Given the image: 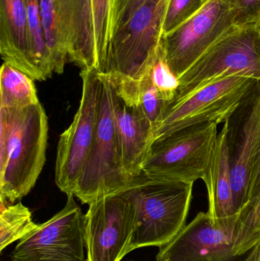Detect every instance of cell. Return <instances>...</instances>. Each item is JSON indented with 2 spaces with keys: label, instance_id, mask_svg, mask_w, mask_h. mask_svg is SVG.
Returning a JSON list of instances; mask_svg holds the SVG:
<instances>
[{
  "label": "cell",
  "instance_id": "13",
  "mask_svg": "<svg viewBox=\"0 0 260 261\" xmlns=\"http://www.w3.org/2000/svg\"><path fill=\"white\" fill-rule=\"evenodd\" d=\"M237 213L247 202L250 174L260 132V81L224 122Z\"/></svg>",
  "mask_w": 260,
  "mask_h": 261
},
{
  "label": "cell",
  "instance_id": "31",
  "mask_svg": "<svg viewBox=\"0 0 260 261\" xmlns=\"http://www.w3.org/2000/svg\"><path fill=\"white\" fill-rule=\"evenodd\" d=\"M205 1L206 2V3H207L208 1H209V0H205Z\"/></svg>",
  "mask_w": 260,
  "mask_h": 261
},
{
  "label": "cell",
  "instance_id": "20",
  "mask_svg": "<svg viewBox=\"0 0 260 261\" xmlns=\"http://www.w3.org/2000/svg\"><path fill=\"white\" fill-rule=\"evenodd\" d=\"M260 240V191L238 211L234 229V251L238 257L249 252Z\"/></svg>",
  "mask_w": 260,
  "mask_h": 261
},
{
  "label": "cell",
  "instance_id": "29",
  "mask_svg": "<svg viewBox=\"0 0 260 261\" xmlns=\"http://www.w3.org/2000/svg\"><path fill=\"white\" fill-rule=\"evenodd\" d=\"M243 261H260V240L249 251L248 256Z\"/></svg>",
  "mask_w": 260,
  "mask_h": 261
},
{
  "label": "cell",
  "instance_id": "4",
  "mask_svg": "<svg viewBox=\"0 0 260 261\" xmlns=\"http://www.w3.org/2000/svg\"><path fill=\"white\" fill-rule=\"evenodd\" d=\"M100 105L94 140L73 196L82 203L126 190L132 181L124 170L115 121L119 98L108 75L101 73Z\"/></svg>",
  "mask_w": 260,
  "mask_h": 261
},
{
  "label": "cell",
  "instance_id": "6",
  "mask_svg": "<svg viewBox=\"0 0 260 261\" xmlns=\"http://www.w3.org/2000/svg\"><path fill=\"white\" fill-rule=\"evenodd\" d=\"M218 124L192 125L155 140L142 173L158 180L192 184L204 179L218 137Z\"/></svg>",
  "mask_w": 260,
  "mask_h": 261
},
{
  "label": "cell",
  "instance_id": "25",
  "mask_svg": "<svg viewBox=\"0 0 260 261\" xmlns=\"http://www.w3.org/2000/svg\"><path fill=\"white\" fill-rule=\"evenodd\" d=\"M206 3L205 0H170L163 23V35L186 22L199 12Z\"/></svg>",
  "mask_w": 260,
  "mask_h": 261
},
{
  "label": "cell",
  "instance_id": "26",
  "mask_svg": "<svg viewBox=\"0 0 260 261\" xmlns=\"http://www.w3.org/2000/svg\"><path fill=\"white\" fill-rule=\"evenodd\" d=\"M234 21L239 29L258 26L260 23V0H230Z\"/></svg>",
  "mask_w": 260,
  "mask_h": 261
},
{
  "label": "cell",
  "instance_id": "27",
  "mask_svg": "<svg viewBox=\"0 0 260 261\" xmlns=\"http://www.w3.org/2000/svg\"><path fill=\"white\" fill-rule=\"evenodd\" d=\"M148 1L149 0H116L114 16V33L119 27L128 21L139 7Z\"/></svg>",
  "mask_w": 260,
  "mask_h": 261
},
{
  "label": "cell",
  "instance_id": "10",
  "mask_svg": "<svg viewBox=\"0 0 260 261\" xmlns=\"http://www.w3.org/2000/svg\"><path fill=\"white\" fill-rule=\"evenodd\" d=\"M73 195L59 213L18 242L12 261H87L86 216Z\"/></svg>",
  "mask_w": 260,
  "mask_h": 261
},
{
  "label": "cell",
  "instance_id": "1",
  "mask_svg": "<svg viewBox=\"0 0 260 261\" xmlns=\"http://www.w3.org/2000/svg\"><path fill=\"white\" fill-rule=\"evenodd\" d=\"M48 119L40 102L0 109V203L9 205L28 194L44 168Z\"/></svg>",
  "mask_w": 260,
  "mask_h": 261
},
{
  "label": "cell",
  "instance_id": "21",
  "mask_svg": "<svg viewBox=\"0 0 260 261\" xmlns=\"http://www.w3.org/2000/svg\"><path fill=\"white\" fill-rule=\"evenodd\" d=\"M38 225L32 220V213L21 202L1 205L0 213V252L14 242L30 234Z\"/></svg>",
  "mask_w": 260,
  "mask_h": 261
},
{
  "label": "cell",
  "instance_id": "17",
  "mask_svg": "<svg viewBox=\"0 0 260 261\" xmlns=\"http://www.w3.org/2000/svg\"><path fill=\"white\" fill-rule=\"evenodd\" d=\"M203 181L208 191V213L214 222L220 224L236 220L238 213L232 191V170L225 124L217 137Z\"/></svg>",
  "mask_w": 260,
  "mask_h": 261
},
{
  "label": "cell",
  "instance_id": "2",
  "mask_svg": "<svg viewBox=\"0 0 260 261\" xmlns=\"http://www.w3.org/2000/svg\"><path fill=\"white\" fill-rule=\"evenodd\" d=\"M170 0H149L114 33L108 75L121 99L130 107L138 104L140 85L162 41L163 23Z\"/></svg>",
  "mask_w": 260,
  "mask_h": 261
},
{
  "label": "cell",
  "instance_id": "5",
  "mask_svg": "<svg viewBox=\"0 0 260 261\" xmlns=\"http://www.w3.org/2000/svg\"><path fill=\"white\" fill-rule=\"evenodd\" d=\"M68 58L81 70L105 74L114 36L116 0H56Z\"/></svg>",
  "mask_w": 260,
  "mask_h": 261
},
{
  "label": "cell",
  "instance_id": "23",
  "mask_svg": "<svg viewBox=\"0 0 260 261\" xmlns=\"http://www.w3.org/2000/svg\"><path fill=\"white\" fill-rule=\"evenodd\" d=\"M148 73L151 83L163 100L171 103L178 93L180 83L168 65L162 41L150 64Z\"/></svg>",
  "mask_w": 260,
  "mask_h": 261
},
{
  "label": "cell",
  "instance_id": "9",
  "mask_svg": "<svg viewBox=\"0 0 260 261\" xmlns=\"http://www.w3.org/2000/svg\"><path fill=\"white\" fill-rule=\"evenodd\" d=\"M82 97L73 122L60 137L55 181L67 195L74 194L79 176L94 140L99 114L101 73L81 70Z\"/></svg>",
  "mask_w": 260,
  "mask_h": 261
},
{
  "label": "cell",
  "instance_id": "22",
  "mask_svg": "<svg viewBox=\"0 0 260 261\" xmlns=\"http://www.w3.org/2000/svg\"><path fill=\"white\" fill-rule=\"evenodd\" d=\"M23 1L27 13L35 65L39 73L41 81H46L54 73V68L44 38L41 21L40 0Z\"/></svg>",
  "mask_w": 260,
  "mask_h": 261
},
{
  "label": "cell",
  "instance_id": "16",
  "mask_svg": "<svg viewBox=\"0 0 260 261\" xmlns=\"http://www.w3.org/2000/svg\"><path fill=\"white\" fill-rule=\"evenodd\" d=\"M115 121L122 167L133 179L142 173V167L153 143L152 124L139 106L130 107L119 96Z\"/></svg>",
  "mask_w": 260,
  "mask_h": 261
},
{
  "label": "cell",
  "instance_id": "15",
  "mask_svg": "<svg viewBox=\"0 0 260 261\" xmlns=\"http://www.w3.org/2000/svg\"><path fill=\"white\" fill-rule=\"evenodd\" d=\"M0 54L5 63L41 81L23 0H0Z\"/></svg>",
  "mask_w": 260,
  "mask_h": 261
},
{
  "label": "cell",
  "instance_id": "8",
  "mask_svg": "<svg viewBox=\"0 0 260 261\" xmlns=\"http://www.w3.org/2000/svg\"><path fill=\"white\" fill-rule=\"evenodd\" d=\"M259 81L246 76L222 78L168 105L153 130L155 140L192 125L225 122Z\"/></svg>",
  "mask_w": 260,
  "mask_h": 261
},
{
  "label": "cell",
  "instance_id": "3",
  "mask_svg": "<svg viewBox=\"0 0 260 261\" xmlns=\"http://www.w3.org/2000/svg\"><path fill=\"white\" fill-rule=\"evenodd\" d=\"M192 190V184L151 179L143 173L133 179L123 191L137 211L130 251L170 242L186 225Z\"/></svg>",
  "mask_w": 260,
  "mask_h": 261
},
{
  "label": "cell",
  "instance_id": "24",
  "mask_svg": "<svg viewBox=\"0 0 260 261\" xmlns=\"http://www.w3.org/2000/svg\"><path fill=\"white\" fill-rule=\"evenodd\" d=\"M168 105L169 103L163 100L160 93L153 85L149 74L147 72L143 81L140 83L137 106L143 110L154 128L160 122Z\"/></svg>",
  "mask_w": 260,
  "mask_h": 261
},
{
  "label": "cell",
  "instance_id": "28",
  "mask_svg": "<svg viewBox=\"0 0 260 261\" xmlns=\"http://www.w3.org/2000/svg\"><path fill=\"white\" fill-rule=\"evenodd\" d=\"M260 191V132L250 174L247 200Z\"/></svg>",
  "mask_w": 260,
  "mask_h": 261
},
{
  "label": "cell",
  "instance_id": "18",
  "mask_svg": "<svg viewBox=\"0 0 260 261\" xmlns=\"http://www.w3.org/2000/svg\"><path fill=\"white\" fill-rule=\"evenodd\" d=\"M38 102L33 80L3 63L0 72V109H22Z\"/></svg>",
  "mask_w": 260,
  "mask_h": 261
},
{
  "label": "cell",
  "instance_id": "7",
  "mask_svg": "<svg viewBox=\"0 0 260 261\" xmlns=\"http://www.w3.org/2000/svg\"><path fill=\"white\" fill-rule=\"evenodd\" d=\"M230 76H246L260 81L258 26L237 28L217 41L179 78L178 93L174 100Z\"/></svg>",
  "mask_w": 260,
  "mask_h": 261
},
{
  "label": "cell",
  "instance_id": "30",
  "mask_svg": "<svg viewBox=\"0 0 260 261\" xmlns=\"http://www.w3.org/2000/svg\"><path fill=\"white\" fill-rule=\"evenodd\" d=\"M258 27H259V29H260V23H259V24H258Z\"/></svg>",
  "mask_w": 260,
  "mask_h": 261
},
{
  "label": "cell",
  "instance_id": "11",
  "mask_svg": "<svg viewBox=\"0 0 260 261\" xmlns=\"http://www.w3.org/2000/svg\"><path fill=\"white\" fill-rule=\"evenodd\" d=\"M230 0H209L201 10L162 38L166 61L180 78L212 45L237 29Z\"/></svg>",
  "mask_w": 260,
  "mask_h": 261
},
{
  "label": "cell",
  "instance_id": "12",
  "mask_svg": "<svg viewBox=\"0 0 260 261\" xmlns=\"http://www.w3.org/2000/svg\"><path fill=\"white\" fill-rule=\"evenodd\" d=\"M85 216L87 261H121L131 252L137 211L124 192L93 201Z\"/></svg>",
  "mask_w": 260,
  "mask_h": 261
},
{
  "label": "cell",
  "instance_id": "19",
  "mask_svg": "<svg viewBox=\"0 0 260 261\" xmlns=\"http://www.w3.org/2000/svg\"><path fill=\"white\" fill-rule=\"evenodd\" d=\"M41 21L46 44L54 73L61 74L68 61V45L56 0H40Z\"/></svg>",
  "mask_w": 260,
  "mask_h": 261
},
{
  "label": "cell",
  "instance_id": "14",
  "mask_svg": "<svg viewBox=\"0 0 260 261\" xmlns=\"http://www.w3.org/2000/svg\"><path fill=\"white\" fill-rule=\"evenodd\" d=\"M235 222L216 224L207 213H198L167 245L160 248L157 261H236Z\"/></svg>",
  "mask_w": 260,
  "mask_h": 261
}]
</instances>
